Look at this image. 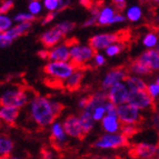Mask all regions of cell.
I'll return each instance as SVG.
<instances>
[{"mask_svg":"<svg viewBox=\"0 0 159 159\" xmlns=\"http://www.w3.org/2000/svg\"><path fill=\"white\" fill-rule=\"evenodd\" d=\"M28 105L31 119L41 128L50 126L64 110V105L61 102L40 95L31 97Z\"/></svg>","mask_w":159,"mask_h":159,"instance_id":"cell-1","label":"cell"},{"mask_svg":"<svg viewBox=\"0 0 159 159\" xmlns=\"http://www.w3.org/2000/svg\"><path fill=\"white\" fill-rule=\"evenodd\" d=\"M75 28V24L71 21H62L51 27L40 34V43H43L45 49H50L58 43H60L69 32Z\"/></svg>","mask_w":159,"mask_h":159,"instance_id":"cell-2","label":"cell"},{"mask_svg":"<svg viewBox=\"0 0 159 159\" xmlns=\"http://www.w3.org/2000/svg\"><path fill=\"white\" fill-rule=\"evenodd\" d=\"M29 100L30 96L26 89L19 87H10L1 93L0 106L12 107V108H17L20 110V108L28 105Z\"/></svg>","mask_w":159,"mask_h":159,"instance_id":"cell-3","label":"cell"},{"mask_svg":"<svg viewBox=\"0 0 159 159\" xmlns=\"http://www.w3.org/2000/svg\"><path fill=\"white\" fill-rule=\"evenodd\" d=\"M93 55L95 51L89 45H81L77 41L69 43V61L76 68L81 69L89 64L93 60Z\"/></svg>","mask_w":159,"mask_h":159,"instance_id":"cell-4","label":"cell"},{"mask_svg":"<svg viewBox=\"0 0 159 159\" xmlns=\"http://www.w3.org/2000/svg\"><path fill=\"white\" fill-rule=\"evenodd\" d=\"M76 67L70 62H51L48 61L46 64L43 71L47 76L55 80H58L60 82H65L72 75V72L76 70Z\"/></svg>","mask_w":159,"mask_h":159,"instance_id":"cell-5","label":"cell"},{"mask_svg":"<svg viewBox=\"0 0 159 159\" xmlns=\"http://www.w3.org/2000/svg\"><path fill=\"white\" fill-rule=\"evenodd\" d=\"M128 145V139L120 133L117 134H103L96 140L93 146L102 150H112L126 147Z\"/></svg>","mask_w":159,"mask_h":159,"instance_id":"cell-6","label":"cell"},{"mask_svg":"<svg viewBox=\"0 0 159 159\" xmlns=\"http://www.w3.org/2000/svg\"><path fill=\"white\" fill-rule=\"evenodd\" d=\"M116 43H121V36L117 32H102L96 34L89 39V46L95 52L105 50L108 46Z\"/></svg>","mask_w":159,"mask_h":159,"instance_id":"cell-7","label":"cell"},{"mask_svg":"<svg viewBox=\"0 0 159 159\" xmlns=\"http://www.w3.org/2000/svg\"><path fill=\"white\" fill-rule=\"evenodd\" d=\"M116 115L121 125H137L143 118L141 111L127 102L117 107Z\"/></svg>","mask_w":159,"mask_h":159,"instance_id":"cell-8","label":"cell"},{"mask_svg":"<svg viewBox=\"0 0 159 159\" xmlns=\"http://www.w3.org/2000/svg\"><path fill=\"white\" fill-rule=\"evenodd\" d=\"M127 103L130 106L135 107L139 111H146L150 110L155 107V100L147 95L145 90L143 91H129Z\"/></svg>","mask_w":159,"mask_h":159,"instance_id":"cell-9","label":"cell"},{"mask_svg":"<svg viewBox=\"0 0 159 159\" xmlns=\"http://www.w3.org/2000/svg\"><path fill=\"white\" fill-rule=\"evenodd\" d=\"M106 95L107 100L110 103H112L114 106L118 107L122 103L127 102L129 90H128L127 86L125 85V82H119V84H116L109 88Z\"/></svg>","mask_w":159,"mask_h":159,"instance_id":"cell-10","label":"cell"},{"mask_svg":"<svg viewBox=\"0 0 159 159\" xmlns=\"http://www.w3.org/2000/svg\"><path fill=\"white\" fill-rule=\"evenodd\" d=\"M127 76H128L127 69L121 68V67L109 70L105 75V77L102 78V80H101V88H102V90H108L109 88L112 87L116 84L124 82Z\"/></svg>","mask_w":159,"mask_h":159,"instance_id":"cell-11","label":"cell"},{"mask_svg":"<svg viewBox=\"0 0 159 159\" xmlns=\"http://www.w3.org/2000/svg\"><path fill=\"white\" fill-rule=\"evenodd\" d=\"M62 127H64L65 133H66L67 137L76 138V139H81L84 138L85 134L82 131V128L80 126L79 118L76 115H70L64 120Z\"/></svg>","mask_w":159,"mask_h":159,"instance_id":"cell-12","label":"cell"},{"mask_svg":"<svg viewBox=\"0 0 159 159\" xmlns=\"http://www.w3.org/2000/svg\"><path fill=\"white\" fill-rule=\"evenodd\" d=\"M157 152L158 146L149 143H139L131 149V155L137 159H154Z\"/></svg>","mask_w":159,"mask_h":159,"instance_id":"cell-13","label":"cell"},{"mask_svg":"<svg viewBox=\"0 0 159 159\" xmlns=\"http://www.w3.org/2000/svg\"><path fill=\"white\" fill-rule=\"evenodd\" d=\"M136 60L145 66L149 71H157L159 69V51L158 49L146 50L141 53Z\"/></svg>","mask_w":159,"mask_h":159,"instance_id":"cell-14","label":"cell"},{"mask_svg":"<svg viewBox=\"0 0 159 159\" xmlns=\"http://www.w3.org/2000/svg\"><path fill=\"white\" fill-rule=\"evenodd\" d=\"M48 60L51 62L69 61V43H60L48 49Z\"/></svg>","mask_w":159,"mask_h":159,"instance_id":"cell-15","label":"cell"},{"mask_svg":"<svg viewBox=\"0 0 159 159\" xmlns=\"http://www.w3.org/2000/svg\"><path fill=\"white\" fill-rule=\"evenodd\" d=\"M49 127H50L51 139H52V141L56 143L57 146H62L64 143H66L68 137H67L66 133H65L61 121L55 120Z\"/></svg>","mask_w":159,"mask_h":159,"instance_id":"cell-16","label":"cell"},{"mask_svg":"<svg viewBox=\"0 0 159 159\" xmlns=\"http://www.w3.org/2000/svg\"><path fill=\"white\" fill-rule=\"evenodd\" d=\"M100 124L105 134H117L121 128V124L117 118V115H106L101 119Z\"/></svg>","mask_w":159,"mask_h":159,"instance_id":"cell-17","label":"cell"},{"mask_svg":"<svg viewBox=\"0 0 159 159\" xmlns=\"http://www.w3.org/2000/svg\"><path fill=\"white\" fill-rule=\"evenodd\" d=\"M115 9L111 7V5H102L101 7H99V12L98 17H97V25L99 26H110L112 18H114Z\"/></svg>","mask_w":159,"mask_h":159,"instance_id":"cell-18","label":"cell"},{"mask_svg":"<svg viewBox=\"0 0 159 159\" xmlns=\"http://www.w3.org/2000/svg\"><path fill=\"white\" fill-rule=\"evenodd\" d=\"M85 77V74H84V70L82 69H76L72 75L68 79L65 81V88H66L68 91H75L79 89V87L81 86V82Z\"/></svg>","mask_w":159,"mask_h":159,"instance_id":"cell-19","label":"cell"},{"mask_svg":"<svg viewBox=\"0 0 159 159\" xmlns=\"http://www.w3.org/2000/svg\"><path fill=\"white\" fill-rule=\"evenodd\" d=\"M19 117V109L12 107L0 106V121L7 125H13Z\"/></svg>","mask_w":159,"mask_h":159,"instance_id":"cell-20","label":"cell"},{"mask_svg":"<svg viewBox=\"0 0 159 159\" xmlns=\"http://www.w3.org/2000/svg\"><path fill=\"white\" fill-rule=\"evenodd\" d=\"M107 95L105 91H98V93H93V95L89 96L87 99V105H86V108L84 110L90 112L93 108L101 105H105L107 102Z\"/></svg>","mask_w":159,"mask_h":159,"instance_id":"cell-21","label":"cell"},{"mask_svg":"<svg viewBox=\"0 0 159 159\" xmlns=\"http://www.w3.org/2000/svg\"><path fill=\"white\" fill-rule=\"evenodd\" d=\"M41 3H43V8L46 9L48 12L58 13L69 7L71 2L68 0H43Z\"/></svg>","mask_w":159,"mask_h":159,"instance_id":"cell-22","label":"cell"},{"mask_svg":"<svg viewBox=\"0 0 159 159\" xmlns=\"http://www.w3.org/2000/svg\"><path fill=\"white\" fill-rule=\"evenodd\" d=\"M125 85L127 86L129 91H143L146 89V81L141 77L134 76V75H128L125 79Z\"/></svg>","mask_w":159,"mask_h":159,"instance_id":"cell-23","label":"cell"},{"mask_svg":"<svg viewBox=\"0 0 159 159\" xmlns=\"http://www.w3.org/2000/svg\"><path fill=\"white\" fill-rule=\"evenodd\" d=\"M31 26H32L31 22L13 25L10 29L7 31V34L10 37V39L12 40V41H15V40L18 39L19 37H21V36H24V34H28L29 30L31 29Z\"/></svg>","mask_w":159,"mask_h":159,"instance_id":"cell-24","label":"cell"},{"mask_svg":"<svg viewBox=\"0 0 159 159\" xmlns=\"http://www.w3.org/2000/svg\"><path fill=\"white\" fill-rule=\"evenodd\" d=\"M126 13L124 15L126 20H129L131 22H138L140 21L143 18V9L139 5H131L126 8Z\"/></svg>","mask_w":159,"mask_h":159,"instance_id":"cell-25","label":"cell"},{"mask_svg":"<svg viewBox=\"0 0 159 159\" xmlns=\"http://www.w3.org/2000/svg\"><path fill=\"white\" fill-rule=\"evenodd\" d=\"M78 118H79L80 126H81L84 134L87 135V134L90 133L95 127V121L91 118L90 112L86 111V110H81V114L78 116Z\"/></svg>","mask_w":159,"mask_h":159,"instance_id":"cell-26","label":"cell"},{"mask_svg":"<svg viewBox=\"0 0 159 159\" xmlns=\"http://www.w3.org/2000/svg\"><path fill=\"white\" fill-rule=\"evenodd\" d=\"M143 45L147 50L157 49L158 47V36L155 31H148L143 37Z\"/></svg>","mask_w":159,"mask_h":159,"instance_id":"cell-27","label":"cell"},{"mask_svg":"<svg viewBox=\"0 0 159 159\" xmlns=\"http://www.w3.org/2000/svg\"><path fill=\"white\" fill-rule=\"evenodd\" d=\"M13 149V141L10 138L0 135V156H10Z\"/></svg>","mask_w":159,"mask_h":159,"instance_id":"cell-28","label":"cell"},{"mask_svg":"<svg viewBox=\"0 0 159 159\" xmlns=\"http://www.w3.org/2000/svg\"><path fill=\"white\" fill-rule=\"evenodd\" d=\"M145 91H146L147 95H148L152 100H156L159 96V78L156 77L155 81H151V82H149V84H147Z\"/></svg>","mask_w":159,"mask_h":159,"instance_id":"cell-29","label":"cell"},{"mask_svg":"<svg viewBox=\"0 0 159 159\" xmlns=\"http://www.w3.org/2000/svg\"><path fill=\"white\" fill-rule=\"evenodd\" d=\"M43 8V3L39 0H31L28 2V11L27 12L30 13L31 16H34V18L38 17L39 15H41Z\"/></svg>","mask_w":159,"mask_h":159,"instance_id":"cell-30","label":"cell"},{"mask_svg":"<svg viewBox=\"0 0 159 159\" xmlns=\"http://www.w3.org/2000/svg\"><path fill=\"white\" fill-rule=\"evenodd\" d=\"M122 50H124V43H112V45L108 46L103 51H105V56L116 57V56H118L119 53H121Z\"/></svg>","mask_w":159,"mask_h":159,"instance_id":"cell-31","label":"cell"},{"mask_svg":"<svg viewBox=\"0 0 159 159\" xmlns=\"http://www.w3.org/2000/svg\"><path fill=\"white\" fill-rule=\"evenodd\" d=\"M34 17L31 16L30 13L26 12H19V13H16L12 18V21H13V25H17V24H26V22H31L34 20Z\"/></svg>","mask_w":159,"mask_h":159,"instance_id":"cell-32","label":"cell"},{"mask_svg":"<svg viewBox=\"0 0 159 159\" xmlns=\"http://www.w3.org/2000/svg\"><path fill=\"white\" fill-rule=\"evenodd\" d=\"M99 7H100V6H93V7H91L90 16L88 17V19H86V21L84 22L82 27H91V26L97 25V17H98Z\"/></svg>","mask_w":159,"mask_h":159,"instance_id":"cell-33","label":"cell"},{"mask_svg":"<svg viewBox=\"0 0 159 159\" xmlns=\"http://www.w3.org/2000/svg\"><path fill=\"white\" fill-rule=\"evenodd\" d=\"M12 26V18H10L8 15H0V34L7 32Z\"/></svg>","mask_w":159,"mask_h":159,"instance_id":"cell-34","label":"cell"},{"mask_svg":"<svg viewBox=\"0 0 159 159\" xmlns=\"http://www.w3.org/2000/svg\"><path fill=\"white\" fill-rule=\"evenodd\" d=\"M105 105H106V103H105ZM105 105L96 107V108H93L90 111L91 118H93V120L95 122H98V121L100 122L101 119L106 116V108H105Z\"/></svg>","mask_w":159,"mask_h":159,"instance_id":"cell-35","label":"cell"},{"mask_svg":"<svg viewBox=\"0 0 159 159\" xmlns=\"http://www.w3.org/2000/svg\"><path fill=\"white\" fill-rule=\"evenodd\" d=\"M137 131H138L137 125H121L119 133L128 139V138L133 137L135 134H137Z\"/></svg>","mask_w":159,"mask_h":159,"instance_id":"cell-36","label":"cell"},{"mask_svg":"<svg viewBox=\"0 0 159 159\" xmlns=\"http://www.w3.org/2000/svg\"><path fill=\"white\" fill-rule=\"evenodd\" d=\"M93 62V65H95L96 67H102L106 65L107 62V58L106 56L103 55V53L101 52H95V55H93V60H91Z\"/></svg>","mask_w":159,"mask_h":159,"instance_id":"cell-37","label":"cell"},{"mask_svg":"<svg viewBox=\"0 0 159 159\" xmlns=\"http://www.w3.org/2000/svg\"><path fill=\"white\" fill-rule=\"evenodd\" d=\"M15 1L13 0H5L0 5V15H8V12L13 8Z\"/></svg>","mask_w":159,"mask_h":159,"instance_id":"cell-38","label":"cell"},{"mask_svg":"<svg viewBox=\"0 0 159 159\" xmlns=\"http://www.w3.org/2000/svg\"><path fill=\"white\" fill-rule=\"evenodd\" d=\"M110 5H111V7L115 9L116 12L119 13H121L122 11L126 10V8H127V1L126 0H115Z\"/></svg>","mask_w":159,"mask_h":159,"instance_id":"cell-39","label":"cell"},{"mask_svg":"<svg viewBox=\"0 0 159 159\" xmlns=\"http://www.w3.org/2000/svg\"><path fill=\"white\" fill-rule=\"evenodd\" d=\"M13 41L10 39L7 32L5 34H0V49H3V48H7L12 43Z\"/></svg>","mask_w":159,"mask_h":159,"instance_id":"cell-40","label":"cell"},{"mask_svg":"<svg viewBox=\"0 0 159 159\" xmlns=\"http://www.w3.org/2000/svg\"><path fill=\"white\" fill-rule=\"evenodd\" d=\"M41 159H56V152L52 149H43L41 151Z\"/></svg>","mask_w":159,"mask_h":159,"instance_id":"cell-41","label":"cell"},{"mask_svg":"<svg viewBox=\"0 0 159 159\" xmlns=\"http://www.w3.org/2000/svg\"><path fill=\"white\" fill-rule=\"evenodd\" d=\"M125 21H126V18H125V16H124V13L116 12L114 18H112L111 22H110V25H118V24H122V22H125Z\"/></svg>","mask_w":159,"mask_h":159,"instance_id":"cell-42","label":"cell"},{"mask_svg":"<svg viewBox=\"0 0 159 159\" xmlns=\"http://www.w3.org/2000/svg\"><path fill=\"white\" fill-rule=\"evenodd\" d=\"M56 16H57L56 12H48L47 16H45L43 19H41L40 24L43 25V26H45V25H48V24H50V22L52 21L53 19L56 18Z\"/></svg>","mask_w":159,"mask_h":159,"instance_id":"cell-43","label":"cell"},{"mask_svg":"<svg viewBox=\"0 0 159 159\" xmlns=\"http://www.w3.org/2000/svg\"><path fill=\"white\" fill-rule=\"evenodd\" d=\"M105 108H106V115H116L117 111V107L114 106L112 103H110L109 101H107L106 105H105Z\"/></svg>","mask_w":159,"mask_h":159,"instance_id":"cell-44","label":"cell"},{"mask_svg":"<svg viewBox=\"0 0 159 159\" xmlns=\"http://www.w3.org/2000/svg\"><path fill=\"white\" fill-rule=\"evenodd\" d=\"M38 57L43 60H48V49H41L38 51Z\"/></svg>","mask_w":159,"mask_h":159,"instance_id":"cell-45","label":"cell"},{"mask_svg":"<svg viewBox=\"0 0 159 159\" xmlns=\"http://www.w3.org/2000/svg\"><path fill=\"white\" fill-rule=\"evenodd\" d=\"M87 99H88V97H82V98L78 101V106H79V108L81 109V110H84V109L86 108V105H87Z\"/></svg>","mask_w":159,"mask_h":159,"instance_id":"cell-46","label":"cell"},{"mask_svg":"<svg viewBox=\"0 0 159 159\" xmlns=\"http://www.w3.org/2000/svg\"><path fill=\"white\" fill-rule=\"evenodd\" d=\"M158 121H159V120H158V115H155L154 119H152V124H154V126L156 128L158 127Z\"/></svg>","mask_w":159,"mask_h":159,"instance_id":"cell-47","label":"cell"},{"mask_svg":"<svg viewBox=\"0 0 159 159\" xmlns=\"http://www.w3.org/2000/svg\"><path fill=\"white\" fill-rule=\"evenodd\" d=\"M10 157V156H9ZM8 156H0V159H9Z\"/></svg>","mask_w":159,"mask_h":159,"instance_id":"cell-48","label":"cell"},{"mask_svg":"<svg viewBox=\"0 0 159 159\" xmlns=\"http://www.w3.org/2000/svg\"><path fill=\"white\" fill-rule=\"evenodd\" d=\"M9 159H20V158H18V157H9Z\"/></svg>","mask_w":159,"mask_h":159,"instance_id":"cell-49","label":"cell"},{"mask_svg":"<svg viewBox=\"0 0 159 159\" xmlns=\"http://www.w3.org/2000/svg\"><path fill=\"white\" fill-rule=\"evenodd\" d=\"M105 159H108V158H105Z\"/></svg>","mask_w":159,"mask_h":159,"instance_id":"cell-50","label":"cell"}]
</instances>
